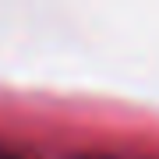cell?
<instances>
[{
  "mask_svg": "<svg viewBox=\"0 0 159 159\" xmlns=\"http://www.w3.org/2000/svg\"><path fill=\"white\" fill-rule=\"evenodd\" d=\"M0 159H14V156H0Z\"/></svg>",
  "mask_w": 159,
  "mask_h": 159,
  "instance_id": "6da1fadb",
  "label": "cell"
}]
</instances>
